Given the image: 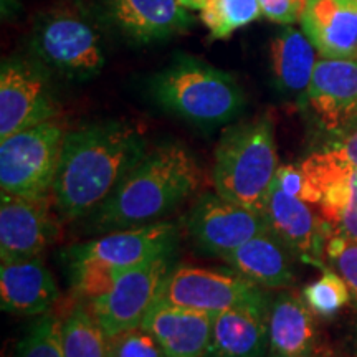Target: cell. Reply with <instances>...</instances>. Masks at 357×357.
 <instances>
[{"label":"cell","mask_w":357,"mask_h":357,"mask_svg":"<svg viewBox=\"0 0 357 357\" xmlns=\"http://www.w3.org/2000/svg\"><path fill=\"white\" fill-rule=\"evenodd\" d=\"M278 167L273 121L257 116L223 131L213 158V185L222 197L263 213Z\"/></svg>","instance_id":"277c9868"},{"label":"cell","mask_w":357,"mask_h":357,"mask_svg":"<svg viewBox=\"0 0 357 357\" xmlns=\"http://www.w3.org/2000/svg\"><path fill=\"white\" fill-rule=\"evenodd\" d=\"M158 301L213 316L231 307H270L263 288L234 270L229 273L185 265L172 268L160 288Z\"/></svg>","instance_id":"52a82bcc"},{"label":"cell","mask_w":357,"mask_h":357,"mask_svg":"<svg viewBox=\"0 0 357 357\" xmlns=\"http://www.w3.org/2000/svg\"><path fill=\"white\" fill-rule=\"evenodd\" d=\"M108 339L88 306L78 305L63 319L61 341L65 357H108Z\"/></svg>","instance_id":"cb8c5ba5"},{"label":"cell","mask_w":357,"mask_h":357,"mask_svg":"<svg viewBox=\"0 0 357 357\" xmlns=\"http://www.w3.org/2000/svg\"><path fill=\"white\" fill-rule=\"evenodd\" d=\"M61 329L63 319L52 311L45 312L19 342L15 357H65Z\"/></svg>","instance_id":"484cf974"},{"label":"cell","mask_w":357,"mask_h":357,"mask_svg":"<svg viewBox=\"0 0 357 357\" xmlns=\"http://www.w3.org/2000/svg\"><path fill=\"white\" fill-rule=\"evenodd\" d=\"M318 352L316 314L301 298L280 293L268 311V357H316Z\"/></svg>","instance_id":"ac0fdd59"},{"label":"cell","mask_w":357,"mask_h":357,"mask_svg":"<svg viewBox=\"0 0 357 357\" xmlns=\"http://www.w3.org/2000/svg\"><path fill=\"white\" fill-rule=\"evenodd\" d=\"M32 55L50 71L84 82L101 73L106 56L102 40L86 13L56 6L40 13L32 30Z\"/></svg>","instance_id":"5b68a950"},{"label":"cell","mask_w":357,"mask_h":357,"mask_svg":"<svg viewBox=\"0 0 357 357\" xmlns=\"http://www.w3.org/2000/svg\"><path fill=\"white\" fill-rule=\"evenodd\" d=\"M187 229L204 253L223 258L270 227L263 213L218 194H205L192 208Z\"/></svg>","instance_id":"30bf717a"},{"label":"cell","mask_w":357,"mask_h":357,"mask_svg":"<svg viewBox=\"0 0 357 357\" xmlns=\"http://www.w3.org/2000/svg\"><path fill=\"white\" fill-rule=\"evenodd\" d=\"M60 289L40 257L2 261L0 303L17 316H42L55 306Z\"/></svg>","instance_id":"e0dca14e"},{"label":"cell","mask_w":357,"mask_h":357,"mask_svg":"<svg viewBox=\"0 0 357 357\" xmlns=\"http://www.w3.org/2000/svg\"><path fill=\"white\" fill-rule=\"evenodd\" d=\"M310 0H258L263 17L278 25H293L301 22Z\"/></svg>","instance_id":"f546056e"},{"label":"cell","mask_w":357,"mask_h":357,"mask_svg":"<svg viewBox=\"0 0 357 357\" xmlns=\"http://www.w3.org/2000/svg\"><path fill=\"white\" fill-rule=\"evenodd\" d=\"M323 131L339 136L357 123V60L321 58L305 102Z\"/></svg>","instance_id":"5bb4252c"},{"label":"cell","mask_w":357,"mask_h":357,"mask_svg":"<svg viewBox=\"0 0 357 357\" xmlns=\"http://www.w3.org/2000/svg\"><path fill=\"white\" fill-rule=\"evenodd\" d=\"M200 182L202 172L190 151L178 142H162L147 149L108 200L88 217L89 229L108 234L160 222Z\"/></svg>","instance_id":"7a4b0ae2"},{"label":"cell","mask_w":357,"mask_h":357,"mask_svg":"<svg viewBox=\"0 0 357 357\" xmlns=\"http://www.w3.org/2000/svg\"><path fill=\"white\" fill-rule=\"evenodd\" d=\"M293 252L271 230L253 236L222 258L231 270L261 288L283 289L294 281Z\"/></svg>","instance_id":"44dd1931"},{"label":"cell","mask_w":357,"mask_h":357,"mask_svg":"<svg viewBox=\"0 0 357 357\" xmlns=\"http://www.w3.org/2000/svg\"><path fill=\"white\" fill-rule=\"evenodd\" d=\"M149 89L164 111L202 128L231 121L245 106L243 89L230 73L184 53L151 78Z\"/></svg>","instance_id":"3957f363"},{"label":"cell","mask_w":357,"mask_h":357,"mask_svg":"<svg viewBox=\"0 0 357 357\" xmlns=\"http://www.w3.org/2000/svg\"><path fill=\"white\" fill-rule=\"evenodd\" d=\"M106 10L119 32L136 45L164 42L194 24L177 0H106Z\"/></svg>","instance_id":"2e32d148"},{"label":"cell","mask_w":357,"mask_h":357,"mask_svg":"<svg viewBox=\"0 0 357 357\" xmlns=\"http://www.w3.org/2000/svg\"><path fill=\"white\" fill-rule=\"evenodd\" d=\"M176 247L177 227L160 220L136 229L108 231L91 242L73 245L63 258L66 265L91 260L123 271L160 255L176 253Z\"/></svg>","instance_id":"8fae6325"},{"label":"cell","mask_w":357,"mask_h":357,"mask_svg":"<svg viewBox=\"0 0 357 357\" xmlns=\"http://www.w3.org/2000/svg\"><path fill=\"white\" fill-rule=\"evenodd\" d=\"M66 129L56 119L0 139V189L20 197H50Z\"/></svg>","instance_id":"8992f818"},{"label":"cell","mask_w":357,"mask_h":357,"mask_svg":"<svg viewBox=\"0 0 357 357\" xmlns=\"http://www.w3.org/2000/svg\"><path fill=\"white\" fill-rule=\"evenodd\" d=\"M301 25L323 58L357 60V0H310Z\"/></svg>","instance_id":"ffe728a7"},{"label":"cell","mask_w":357,"mask_h":357,"mask_svg":"<svg viewBox=\"0 0 357 357\" xmlns=\"http://www.w3.org/2000/svg\"><path fill=\"white\" fill-rule=\"evenodd\" d=\"M318 50L303 30L284 25L270 42V65L276 88L305 102Z\"/></svg>","instance_id":"603a6c76"},{"label":"cell","mask_w":357,"mask_h":357,"mask_svg":"<svg viewBox=\"0 0 357 357\" xmlns=\"http://www.w3.org/2000/svg\"><path fill=\"white\" fill-rule=\"evenodd\" d=\"M50 70L38 58L13 56L0 68V139L56 118Z\"/></svg>","instance_id":"ba28073f"},{"label":"cell","mask_w":357,"mask_h":357,"mask_svg":"<svg viewBox=\"0 0 357 357\" xmlns=\"http://www.w3.org/2000/svg\"><path fill=\"white\" fill-rule=\"evenodd\" d=\"M108 357H169L153 334L142 326L108 339Z\"/></svg>","instance_id":"f1b7e54d"},{"label":"cell","mask_w":357,"mask_h":357,"mask_svg":"<svg viewBox=\"0 0 357 357\" xmlns=\"http://www.w3.org/2000/svg\"><path fill=\"white\" fill-rule=\"evenodd\" d=\"M172 268L174 253H167L119 271L113 288L89 301L88 310L108 336L137 328L158 301L160 288Z\"/></svg>","instance_id":"9c48e42d"},{"label":"cell","mask_w":357,"mask_h":357,"mask_svg":"<svg viewBox=\"0 0 357 357\" xmlns=\"http://www.w3.org/2000/svg\"><path fill=\"white\" fill-rule=\"evenodd\" d=\"M303 298L314 314L321 318H329L349 303L351 291L346 281L336 271L326 268L324 273L314 283L307 284L305 288Z\"/></svg>","instance_id":"4316f807"},{"label":"cell","mask_w":357,"mask_h":357,"mask_svg":"<svg viewBox=\"0 0 357 357\" xmlns=\"http://www.w3.org/2000/svg\"><path fill=\"white\" fill-rule=\"evenodd\" d=\"M323 149L347 166L357 167V126L334 136V139L328 142Z\"/></svg>","instance_id":"4dcf8cb0"},{"label":"cell","mask_w":357,"mask_h":357,"mask_svg":"<svg viewBox=\"0 0 357 357\" xmlns=\"http://www.w3.org/2000/svg\"><path fill=\"white\" fill-rule=\"evenodd\" d=\"M199 15L212 40H227L263 17L258 0H202Z\"/></svg>","instance_id":"d4e9b609"},{"label":"cell","mask_w":357,"mask_h":357,"mask_svg":"<svg viewBox=\"0 0 357 357\" xmlns=\"http://www.w3.org/2000/svg\"><path fill=\"white\" fill-rule=\"evenodd\" d=\"M268 311L243 306L213 316L205 357H268Z\"/></svg>","instance_id":"7402d4cb"},{"label":"cell","mask_w":357,"mask_h":357,"mask_svg":"<svg viewBox=\"0 0 357 357\" xmlns=\"http://www.w3.org/2000/svg\"><path fill=\"white\" fill-rule=\"evenodd\" d=\"M147 153L144 136L126 121H100L66 132L52 199L60 218L96 212Z\"/></svg>","instance_id":"6da1fadb"},{"label":"cell","mask_w":357,"mask_h":357,"mask_svg":"<svg viewBox=\"0 0 357 357\" xmlns=\"http://www.w3.org/2000/svg\"><path fill=\"white\" fill-rule=\"evenodd\" d=\"M60 217L50 197L0 195V258L2 261L40 257L55 242Z\"/></svg>","instance_id":"4fadbf2b"},{"label":"cell","mask_w":357,"mask_h":357,"mask_svg":"<svg viewBox=\"0 0 357 357\" xmlns=\"http://www.w3.org/2000/svg\"><path fill=\"white\" fill-rule=\"evenodd\" d=\"M177 2L185 8H197L199 10L200 2H202V0H177Z\"/></svg>","instance_id":"d6a6232c"},{"label":"cell","mask_w":357,"mask_h":357,"mask_svg":"<svg viewBox=\"0 0 357 357\" xmlns=\"http://www.w3.org/2000/svg\"><path fill=\"white\" fill-rule=\"evenodd\" d=\"M307 182V204L319 208L334 234L357 238V167L319 149L300 164Z\"/></svg>","instance_id":"7c38bea8"},{"label":"cell","mask_w":357,"mask_h":357,"mask_svg":"<svg viewBox=\"0 0 357 357\" xmlns=\"http://www.w3.org/2000/svg\"><path fill=\"white\" fill-rule=\"evenodd\" d=\"M326 260L346 281L351 298L357 303V238L333 234L326 243Z\"/></svg>","instance_id":"83f0119b"},{"label":"cell","mask_w":357,"mask_h":357,"mask_svg":"<svg viewBox=\"0 0 357 357\" xmlns=\"http://www.w3.org/2000/svg\"><path fill=\"white\" fill-rule=\"evenodd\" d=\"M276 182L287 194L307 200V182L301 166H280L276 171Z\"/></svg>","instance_id":"1f68e13d"},{"label":"cell","mask_w":357,"mask_h":357,"mask_svg":"<svg viewBox=\"0 0 357 357\" xmlns=\"http://www.w3.org/2000/svg\"><path fill=\"white\" fill-rule=\"evenodd\" d=\"M310 205L287 194L275 177L263 215L270 230L291 250L293 255L326 270V243L334 231L323 217L311 211Z\"/></svg>","instance_id":"9a60e30c"},{"label":"cell","mask_w":357,"mask_h":357,"mask_svg":"<svg viewBox=\"0 0 357 357\" xmlns=\"http://www.w3.org/2000/svg\"><path fill=\"white\" fill-rule=\"evenodd\" d=\"M213 314L155 301L142 328L158 339L169 357H205Z\"/></svg>","instance_id":"d6986e66"}]
</instances>
